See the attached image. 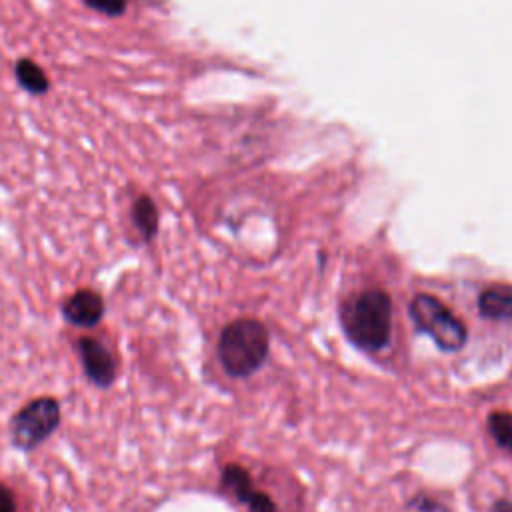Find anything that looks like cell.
Here are the masks:
<instances>
[{
	"instance_id": "obj_9",
	"label": "cell",
	"mask_w": 512,
	"mask_h": 512,
	"mask_svg": "<svg viewBox=\"0 0 512 512\" xmlns=\"http://www.w3.org/2000/svg\"><path fill=\"white\" fill-rule=\"evenodd\" d=\"M132 220L144 240H152L158 232V210L152 198L140 196L132 206Z\"/></svg>"
},
{
	"instance_id": "obj_6",
	"label": "cell",
	"mask_w": 512,
	"mask_h": 512,
	"mask_svg": "<svg viewBox=\"0 0 512 512\" xmlns=\"http://www.w3.org/2000/svg\"><path fill=\"white\" fill-rule=\"evenodd\" d=\"M76 344L88 380L98 388H108L116 378V362L110 350L100 340L88 336L80 338Z\"/></svg>"
},
{
	"instance_id": "obj_8",
	"label": "cell",
	"mask_w": 512,
	"mask_h": 512,
	"mask_svg": "<svg viewBox=\"0 0 512 512\" xmlns=\"http://www.w3.org/2000/svg\"><path fill=\"white\" fill-rule=\"evenodd\" d=\"M478 310L490 320H512V284H494L482 290Z\"/></svg>"
},
{
	"instance_id": "obj_2",
	"label": "cell",
	"mask_w": 512,
	"mask_h": 512,
	"mask_svg": "<svg viewBox=\"0 0 512 512\" xmlns=\"http://www.w3.org/2000/svg\"><path fill=\"white\" fill-rule=\"evenodd\" d=\"M268 348V328L256 318H238L226 324L218 338L220 364L232 378L254 374L264 364Z\"/></svg>"
},
{
	"instance_id": "obj_14",
	"label": "cell",
	"mask_w": 512,
	"mask_h": 512,
	"mask_svg": "<svg viewBox=\"0 0 512 512\" xmlns=\"http://www.w3.org/2000/svg\"><path fill=\"white\" fill-rule=\"evenodd\" d=\"M0 512H16L14 492L0 482Z\"/></svg>"
},
{
	"instance_id": "obj_11",
	"label": "cell",
	"mask_w": 512,
	"mask_h": 512,
	"mask_svg": "<svg viewBox=\"0 0 512 512\" xmlns=\"http://www.w3.org/2000/svg\"><path fill=\"white\" fill-rule=\"evenodd\" d=\"M16 76H18V82L32 94H42L48 88V80L42 68L30 60H20L16 64Z\"/></svg>"
},
{
	"instance_id": "obj_15",
	"label": "cell",
	"mask_w": 512,
	"mask_h": 512,
	"mask_svg": "<svg viewBox=\"0 0 512 512\" xmlns=\"http://www.w3.org/2000/svg\"><path fill=\"white\" fill-rule=\"evenodd\" d=\"M490 512H512V500H506V498H500L492 504Z\"/></svg>"
},
{
	"instance_id": "obj_1",
	"label": "cell",
	"mask_w": 512,
	"mask_h": 512,
	"mask_svg": "<svg viewBox=\"0 0 512 512\" xmlns=\"http://www.w3.org/2000/svg\"><path fill=\"white\" fill-rule=\"evenodd\" d=\"M342 326L346 336L368 352L388 346L392 334V300L388 292L370 288L346 302L342 308Z\"/></svg>"
},
{
	"instance_id": "obj_10",
	"label": "cell",
	"mask_w": 512,
	"mask_h": 512,
	"mask_svg": "<svg viewBox=\"0 0 512 512\" xmlns=\"http://www.w3.org/2000/svg\"><path fill=\"white\" fill-rule=\"evenodd\" d=\"M490 436L496 440L498 446L512 454V412L494 410L486 420Z\"/></svg>"
},
{
	"instance_id": "obj_4",
	"label": "cell",
	"mask_w": 512,
	"mask_h": 512,
	"mask_svg": "<svg viewBox=\"0 0 512 512\" xmlns=\"http://www.w3.org/2000/svg\"><path fill=\"white\" fill-rule=\"evenodd\" d=\"M60 424V404L52 396H40L24 404L10 420V440L20 450L40 446Z\"/></svg>"
},
{
	"instance_id": "obj_13",
	"label": "cell",
	"mask_w": 512,
	"mask_h": 512,
	"mask_svg": "<svg viewBox=\"0 0 512 512\" xmlns=\"http://www.w3.org/2000/svg\"><path fill=\"white\" fill-rule=\"evenodd\" d=\"M86 4L98 12L108 14V16L122 14L126 8V0H86Z\"/></svg>"
},
{
	"instance_id": "obj_3",
	"label": "cell",
	"mask_w": 512,
	"mask_h": 512,
	"mask_svg": "<svg viewBox=\"0 0 512 512\" xmlns=\"http://www.w3.org/2000/svg\"><path fill=\"white\" fill-rule=\"evenodd\" d=\"M414 326L428 334L434 344L444 352H456L464 348L468 340L466 324L436 296L416 294L408 304Z\"/></svg>"
},
{
	"instance_id": "obj_12",
	"label": "cell",
	"mask_w": 512,
	"mask_h": 512,
	"mask_svg": "<svg viewBox=\"0 0 512 512\" xmlns=\"http://www.w3.org/2000/svg\"><path fill=\"white\" fill-rule=\"evenodd\" d=\"M406 512H452L444 502L426 496V494H416L414 498L408 500Z\"/></svg>"
},
{
	"instance_id": "obj_7",
	"label": "cell",
	"mask_w": 512,
	"mask_h": 512,
	"mask_svg": "<svg viewBox=\"0 0 512 512\" xmlns=\"http://www.w3.org/2000/svg\"><path fill=\"white\" fill-rule=\"evenodd\" d=\"M62 316L78 328H92L104 316V300L98 292L82 288L62 304Z\"/></svg>"
},
{
	"instance_id": "obj_5",
	"label": "cell",
	"mask_w": 512,
	"mask_h": 512,
	"mask_svg": "<svg viewBox=\"0 0 512 512\" xmlns=\"http://www.w3.org/2000/svg\"><path fill=\"white\" fill-rule=\"evenodd\" d=\"M222 486L250 512H278L276 502L266 492L256 490L250 472L240 464H228L222 470Z\"/></svg>"
}]
</instances>
